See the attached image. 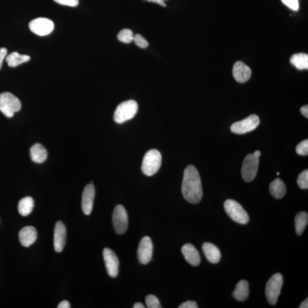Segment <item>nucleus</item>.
Instances as JSON below:
<instances>
[{"instance_id":"obj_38","label":"nucleus","mask_w":308,"mask_h":308,"mask_svg":"<svg viewBox=\"0 0 308 308\" xmlns=\"http://www.w3.org/2000/svg\"><path fill=\"white\" fill-rule=\"evenodd\" d=\"M300 308H307L308 307V299L306 298L305 300L303 301L300 304Z\"/></svg>"},{"instance_id":"obj_26","label":"nucleus","mask_w":308,"mask_h":308,"mask_svg":"<svg viewBox=\"0 0 308 308\" xmlns=\"http://www.w3.org/2000/svg\"><path fill=\"white\" fill-rule=\"evenodd\" d=\"M117 38L122 43L129 44L134 40L133 32L130 29H124L120 31Z\"/></svg>"},{"instance_id":"obj_37","label":"nucleus","mask_w":308,"mask_h":308,"mask_svg":"<svg viewBox=\"0 0 308 308\" xmlns=\"http://www.w3.org/2000/svg\"><path fill=\"white\" fill-rule=\"evenodd\" d=\"M300 111H301V114L303 116L307 118H307H308V106L305 105V106H302L301 108Z\"/></svg>"},{"instance_id":"obj_41","label":"nucleus","mask_w":308,"mask_h":308,"mask_svg":"<svg viewBox=\"0 0 308 308\" xmlns=\"http://www.w3.org/2000/svg\"><path fill=\"white\" fill-rule=\"evenodd\" d=\"M277 175H280V173H277Z\"/></svg>"},{"instance_id":"obj_31","label":"nucleus","mask_w":308,"mask_h":308,"mask_svg":"<svg viewBox=\"0 0 308 308\" xmlns=\"http://www.w3.org/2000/svg\"><path fill=\"white\" fill-rule=\"evenodd\" d=\"M54 1L61 5L72 7H76L79 3V0H54Z\"/></svg>"},{"instance_id":"obj_35","label":"nucleus","mask_w":308,"mask_h":308,"mask_svg":"<svg viewBox=\"0 0 308 308\" xmlns=\"http://www.w3.org/2000/svg\"><path fill=\"white\" fill-rule=\"evenodd\" d=\"M70 303L66 300L61 302L57 306L58 308H70Z\"/></svg>"},{"instance_id":"obj_16","label":"nucleus","mask_w":308,"mask_h":308,"mask_svg":"<svg viewBox=\"0 0 308 308\" xmlns=\"http://www.w3.org/2000/svg\"><path fill=\"white\" fill-rule=\"evenodd\" d=\"M19 241L22 246L28 247L32 245L37 238V232L32 226L22 228L19 234Z\"/></svg>"},{"instance_id":"obj_30","label":"nucleus","mask_w":308,"mask_h":308,"mask_svg":"<svg viewBox=\"0 0 308 308\" xmlns=\"http://www.w3.org/2000/svg\"><path fill=\"white\" fill-rule=\"evenodd\" d=\"M134 41L137 46L142 49L146 48L148 46L147 41L140 34H137L134 35Z\"/></svg>"},{"instance_id":"obj_36","label":"nucleus","mask_w":308,"mask_h":308,"mask_svg":"<svg viewBox=\"0 0 308 308\" xmlns=\"http://www.w3.org/2000/svg\"><path fill=\"white\" fill-rule=\"evenodd\" d=\"M144 1L157 3L158 4H159V5L161 6L162 7H166V4L164 2L165 0H144Z\"/></svg>"},{"instance_id":"obj_25","label":"nucleus","mask_w":308,"mask_h":308,"mask_svg":"<svg viewBox=\"0 0 308 308\" xmlns=\"http://www.w3.org/2000/svg\"><path fill=\"white\" fill-rule=\"evenodd\" d=\"M295 228L296 233L301 235L304 231L308 223V215L305 212H300L295 217Z\"/></svg>"},{"instance_id":"obj_12","label":"nucleus","mask_w":308,"mask_h":308,"mask_svg":"<svg viewBox=\"0 0 308 308\" xmlns=\"http://www.w3.org/2000/svg\"><path fill=\"white\" fill-rule=\"evenodd\" d=\"M153 244L150 238L144 237L140 241L138 249V257L140 263L146 265L151 260Z\"/></svg>"},{"instance_id":"obj_7","label":"nucleus","mask_w":308,"mask_h":308,"mask_svg":"<svg viewBox=\"0 0 308 308\" xmlns=\"http://www.w3.org/2000/svg\"><path fill=\"white\" fill-rule=\"evenodd\" d=\"M259 165V158L254 153L249 154L244 159L242 169L243 178L246 182H250L256 177Z\"/></svg>"},{"instance_id":"obj_13","label":"nucleus","mask_w":308,"mask_h":308,"mask_svg":"<svg viewBox=\"0 0 308 308\" xmlns=\"http://www.w3.org/2000/svg\"><path fill=\"white\" fill-rule=\"evenodd\" d=\"M66 240V229L61 221L57 222L54 230V247L57 252H61L64 248Z\"/></svg>"},{"instance_id":"obj_29","label":"nucleus","mask_w":308,"mask_h":308,"mask_svg":"<svg viewBox=\"0 0 308 308\" xmlns=\"http://www.w3.org/2000/svg\"><path fill=\"white\" fill-rule=\"evenodd\" d=\"M296 152L300 156H305L308 154V140L305 139L299 143L296 147Z\"/></svg>"},{"instance_id":"obj_24","label":"nucleus","mask_w":308,"mask_h":308,"mask_svg":"<svg viewBox=\"0 0 308 308\" xmlns=\"http://www.w3.org/2000/svg\"><path fill=\"white\" fill-rule=\"evenodd\" d=\"M290 62L298 70L308 69V56L305 53L293 54L290 59Z\"/></svg>"},{"instance_id":"obj_21","label":"nucleus","mask_w":308,"mask_h":308,"mask_svg":"<svg viewBox=\"0 0 308 308\" xmlns=\"http://www.w3.org/2000/svg\"><path fill=\"white\" fill-rule=\"evenodd\" d=\"M250 293L249 284L246 280H241L237 285L236 289L233 292V296L238 301H244L247 300Z\"/></svg>"},{"instance_id":"obj_34","label":"nucleus","mask_w":308,"mask_h":308,"mask_svg":"<svg viewBox=\"0 0 308 308\" xmlns=\"http://www.w3.org/2000/svg\"><path fill=\"white\" fill-rule=\"evenodd\" d=\"M8 51L5 48H0V69L3 65V61L7 55Z\"/></svg>"},{"instance_id":"obj_22","label":"nucleus","mask_w":308,"mask_h":308,"mask_svg":"<svg viewBox=\"0 0 308 308\" xmlns=\"http://www.w3.org/2000/svg\"><path fill=\"white\" fill-rule=\"evenodd\" d=\"M34 206L33 199L27 197L21 199L18 204V211L21 216H26L31 214Z\"/></svg>"},{"instance_id":"obj_28","label":"nucleus","mask_w":308,"mask_h":308,"mask_svg":"<svg viewBox=\"0 0 308 308\" xmlns=\"http://www.w3.org/2000/svg\"><path fill=\"white\" fill-rule=\"evenodd\" d=\"M146 303L148 308H161L162 307L160 300L158 298L152 294H149L146 297Z\"/></svg>"},{"instance_id":"obj_6","label":"nucleus","mask_w":308,"mask_h":308,"mask_svg":"<svg viewBox=\"0 0 308 308\" xmlns=\"http://www.w3.org/2000/svg\"><path fill=\"white\" fill-rule=\"evenodd\" d=\"M283 284V277L282 274L274 275L267 282L265 288V294L267 300L270 304L274 305L277 303L281 290Z\"/></svg>"},{"instance_id":"obj_4","label":"nucleus","mask_w":308,"mask_h":308,"mask_svg":"<svg viewBox=\"0 0 308 308\" xmlns=\"http://www.w3.org/2000/svg\"><path fill=\"white\" fill-rule=\"evenodd\" d=\"M224 207L226 214L237 223L246 224L250 220L247 212L238 202L228 199L224 202Z\"/></svg>"},{"instance_id":"obj_10","label":"nucleus","mask_w":308,"mask_h":308,"mask_svg":"<svg viewBox=\"0 0 308 308\" xmlns=\"http://www.w3.org/2000/svg\"><path fill=\"white\" fill-rule=\"evenodd\" d=\"M29 29L33 33L40 36H45L51 33L54 29V22L47 18L40 17L31 21Z\"/></svg>"},{"instance_id":"obj_11","label":"nucleus","mask_w":308,"mask_h":308,"mask_svg":"<svg viewBox=\"0 0 308 308\" xmlns=\"http://www.w3.org/2000/svg\"><path fill=\"white\" fill-rule=\"evenodd\" d=\"M103 256L108 275L115 278L119 275V260L115 253L110 248H105L103 251Z\"/></svg>"},{"instance_id":"obj_19","label":"nucleus","mask_w":308,"mask_h":308,"mask_svg":"<svg viewBox=\"0 0 308 308\" xmlns=\"http://www.w3.org/2000/svg\"><path fill=\"white\" fill-rule=\"evenodd\" d=\"M31 160L37 164H42L47 160L48 152L42 144L36 143L30 149Z\"/></svg>"},{"instance_id":"obj_23","label":"nucleus","mask_w":308,"mask_h":308,"mask_svg":"<svg viewBox=\"0 0 308 308\" xmlns=\"http://www.w3.org/2000/svg\"><path fill=\"white\" fill-rule=\"evenodd\" d=\"M30 59V57L29 56L23 55V54L15 52L9 54L6 57V61L9 66L15 67L22 63L28 62Z\"/></svg>"},{"instance_id":"obj_27","label":"nucleus","mask_w":308,"mask_h":308,"mask_svg":"<svg viewBox=\"0 0 308 308\" xmlns=\"http://www.w3.org/2000/svg\"><path fill=\"white\" fill-rule=\"evenodd\" d=\"M298 186L301 189L308 188V170H305L299 175L297 179Z\"/></svg>"},{"instance_id":"obj_17","label":"nucleus","mask_w":308,"mask_h":308,"mask_svg":"<svg viewBox=\"0 0 308 308\" xmlns=\"http://www.w3.org/2000/svg\"><path fill=\"white\" fill-rule=\"evenodd\" d=\"M182 253L189 264L198 266L201 263L200 253L191 244H186L182 248Z\"/></svg>"},{"instance_id":"obj_18","label":"nucleus","mask_w":308,"mask_h":308,"mask_svg":"<svg viewBox=\"0 0 308 308\" xmlns=\"http://www.w3.org/2000/svg\"><path fill=\"white\" fill-rule=\"evenodd\" d=\"M202 250L207 259L212 264L218 263L220 260L221 253L219 249L210 243L203 244Z\"/></svg>"},{"instance_id":"obj_33","label":"nucleus","mask_w":308,"mask_h":308,"mask_svg":"<svg viewBox=\"0 0 308 308\" xmlns=\"http://www.w3.org/2000/svg\"><path fill=\"white\" fill-rule=\"evenodd\" d=\"M179 308H198V306L196 302L192 301H188L183 302L181 304Z\"/></svg>"},{"instance_id":"obj_20","label":"nucleus","mask_w":308,"mask_h":308,"mask_svg":"<svg viewBox=\"0 0 308 308\" xmlns=\"http://www.w3.org/2000/svg\"><path fill=\"white\" fill-rule=\"evenodd\" d=\"M270 192L276 199H282L286 194L287 189L282 179H276L270 185Z\"/></svg>"},{"instance_id":"obj_1","label":"nucleus","mask_w":308,"mask_h":308,"mask_svg":"<svg viewBox=\"0 0 308 308\" xmlns=\"http://www.w3.org/2000/svg\"><path fill=\"white\" fill-rule=\"evenodd\" d=\"M182 192L187 202L192 204L200 202L203 197V189L200 175L196 167L189 165L184 171Z\"/></svg>"},{"instance_id":"obj_40","label":"nucleus","mask_w":308,"mask_h":308,"mask_svg":"<svg viewBox=\"0 0 308 308\" xmlns=\"http://www.w3.org/2000/svg\"><path fill=\"white\" fill-rule=\"evenodd\" d=\"M254 155L257 157H260L261 156V152L259 150H257L255 152Z\"/></svg>"},{"instance_id":"obj_9","label":"nucleus","mask_w":308,"mask_h":308,"mask_svg":"<svg viewBox=\"0 0 308 308\" xmlns=\"http://www.w3.org/2000/svg\"><path fill=\"white\" fill-rule=\"evenodd\" d=\"M259 124L260 119L259 117L253 114L242 121L235 122L231 126L230 130L235 134H246L255 130L257 127L259 125Z\"/></svg>"},{"instance_id":"obj_2","label":"nucleus","mask_w":308,"mask_h":308,"mask_svg":"<svg viewBox=\"0 0 308 308\" xmlns=\"http://www.w3.org/2000/svg\"><path fill=\"white\" fill-rule=\"evenodd\" d=\"M161 164V152L156 149H150L143 158L142 165L143 173L148 176L155 175L160 169Z\"/></svg>"},{"instance_id":"obj_3","label":"nucleus","mask_w":308,"mask_h":308,"mask_svg":"<svg viewBox=\"0 0 308 308\" xmlns=\"http://www.w3.org/2000/svg\"><path fill=\"white\" fill-rule=\"evenodd\" d=\"M138 105L134 100L122 102L117 106L114 114V120L118 124L124 123L132 119L137 114Z\"/></svg>"},{"instance_id":"obj_8","label":"nucleus","mask_w":308,"mask_h":308,"mask_svg":"<svg viewBox=\"0 0 308 308\" xmlns=\"http://www.w3.org/2000/svg\"><path fill=\"white\" fill-rule=\"evenodd\" d=\"M112 223L117 234H124L128 228V215L125 207L117 205L113 211Z\"/></svg>"},{"instance_id":"obj_15","label":"nucleus","mask_w":308,"mask_h":308,"mask_svg":"<svg viewBox=\"0 0 308 308\" xmlns=\"http://www.w3.org/2000/svg\"><path fill=\"white\" fill-rule=\"evenodd\" d=\"M233 75L237 82L244 83L250 79L252 71L250 67L242 61L235 63L233 68Z\"/></svg>"},{"instance_id":"obj_5","label":"nucleus","mask_w":308,"mask_h":308,"mask_svg":"<svg viewBox=\"0 0 308 308\" xmlns=\"http://www.w3.org/2000/svg\"><path fill=\"white\" fill-rule=\"evenodd\" d=\"M21 108L19 99L11 93L5 92L0 94V111L8 118H12L15 112Z\"/></svg>"},{"instance_id":"obj_32","label":"nucleus","mask_w":308,"mask_h":308,"mask_svg":"<svg viewBox=\"0 0 308 308\" xmlns=\"http://www.w3.org/2000/svg\"><path fill=\"white\" fill-rule=\"evenodd\" d=\"M282 2L291 10L297 11L299 8L298 0H282Z\"/></svg>"},{"instance_id":"obj_14","label":"nucleus","mask_w":308,"mask_h":308,"mask_svg":"<svg viewBox=\"0 0 308 308\" xmlns=\"http://www.w3.org/2000/svg\"><path fill=\"white\" fill-rule=\"evenodd\" d=\"M95 188L93 183L86 185L82 197V209L84 214L89 215L93 210L95 197Z\"/></svg>"},{"instance_id":"obj_39","label":"nucleus","mask_w":308,"mask_h":308,"mask_svg":"<svg viewBox=\"0 0 308 308\" xmlns=\"http://www.w3.org/2000/svg\"><path fill=\"white\" fill-rule=\"evenodd\" d=\"M144 306L143 303L140 302L135 303L133 306L134 308H144Z\"/></svg>"}]
</instances>
